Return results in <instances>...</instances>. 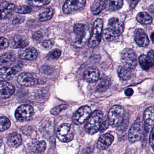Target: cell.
I'll use <instances>...</instances> for the list:
<instances>
[{"label": "cell", "mask_w": 154, "mask_h": 154, "mask_svg": "<svg viewBox=\"0 0 154 154\" xmlns=\"http://www.w3.org/2000/svg\"><path fill=\"white\" fill-rule=\"evenodd\" d=\"M91 112V108L84 106L79 108L74 115L73 121L75 124H80L84 123L89 118Z\"/></svg>", "instance_id": "obj_11"}, {"label": "cell", "mask_w": 154, "mask_h": 154, "mask_svg": "<svg viewBox=\"0 0 154 154\" xmlns=\"http://www.w3.org/2000/svg\"><path fill=\"white\" fill-rule=\"evenodd\" d=\"M73 31L75 37L73 45L76 48L82 47L91 37V29L83 24H77L74 26Z\"/></svg>", "instance_id": "obj_2"}, {"label": "cell", "mask_w": 154, "mask_h": 154, "mask_svg": "<svg viewBox=\"0 0 154 154\" xmlns=\"http://www.w3.org/2000/svg\"><path fill=\"white\" fill-rule=\"evenodd\" d=\"M46 148V144L44 141L31 142L29 144L28 148L31 154H43Z\"/></svg>", "instance_id": "obj_18"}, {"label": "cell", "mask_w": 154, "mask_h": 154, "mask_svg": "<svg viewBox=\"0 0 154 154\" xmlns=\"http://www.w3.org/2000/svg\"><path fill=\"white\" fill-rule=\"evenodd\" d=\"M57 137L63 142L71 141L74 137V129L72 126L67 123L62 124L57 131Z\"/></svg>", "instance_id": "obj_7"}, {"label": "cell", "mask_w": 154, "mask_h": 154, "mask_svg": "<svg viewBox=\"0 0 154 154\" xmlns=\"http://www.w3.org/2000/svg\"><path fill=\"white\" fill-rule=\"evenodd\" d=\"M83 78L85 81L88 82H95L100 78L99 70L93 66L88 67L84 72Z\"/></svg>", "instance_id": "obj_16"}, {"label": "cell", "mask_w": 154, "mask_h": 154, "mask_svg": "<svg viewBox=\"0 0 154 154\" xmlns=\"http://www.w3.org/2000/svg\"><path fill=\"white\" fill-rule=\"evenodd\" d=\"M51 2V1L43 0V1H28L29 4L33 7H40L47 5Z\"/></svg>", "instance_id": "obj_33"}, {"label": "cell", "mask_w": 154, "mask_h": 154, "mask_svg": "<svg viewBox=\"0 0 154 154\" xmlns=\"http://www.w3.org/2000/svg\"><path fill=\"white\" fill-rule=\"evenodd\" d=\"M67 108H68V105L66 104L59 105V106H57V107L53 108L51 110V113L53 115H57L61 112L62 111L66 109Z\"/></svg>", "instance_id": "obj_35"}, {"label": "cell", "mask_w": 154, "mask_h": 154, "mask_svg": "<svg viewBox=\"0 0 154 154\" xmlns=\"http://www.w3.org/2000/svg\"><path fill=\"white\" fill-rule=\"evenodd\" d=\"M18 54L20 58L25 60H35L38 56L36 50L32 47L21 49L18 52Z\"/></svg>", "instance_id": "obj_20"}, {"label": "cell", "mask_w": 154, "mask_h": 154, "mask_svg": "<svg viewBox=\"0 0 154 154\" xmlns=\"http://www.w3.org/2000/svg\"><path fill=\"white\" fill-rule=\"evenodd\" d=\"M154 129H152L151 131V133L149 137V144L151 146V147L153 149L154 147Z\"/></svg>", "instance_id": "obj_43"}, {"label": "cell", "mask_w": 154, "mask_h": 154, "mask_svg": "<svg viewBox=\"0 0 154 154\" xmlns=\"http://www.w3.org/2000/svg\"><path fill=\"white\" fill-rule=\"evenodd\" d=\"M15 9V5L12 3L8 2L0 3V19L7 17L14 11Z\"/></svg>", "instance_id": "obj_21"}, {"label": "cell", "mask_w": 154, "mask_h": 154, "mask_svg": "<svg viewBox=\"0 0 154 154\" xmlns=\"http://www.w3.org/2000/svg\"><path fill=\"white\" fill-rule=\"evenodd\" d=\"M25 17L21 16H17L13 19L12 20V23L14 25H17V24H19L22 23L25 21Z\"/></svg>", "instance_id": "obj_41"}, {"label": "cell", "mask_w": 154, "mask_h": 154, "mask_svg": "<svg viewBox=\"0 0 154 154\" xmlns=\"http://www.w3.org/2000/svg\"><path fill=\"white\" fill-rule=\"evenodd\" d=\"M139 63L143 70H148L153 65V63L151 60L145 55H141L139 58Z\"/></svg>", "instance_id": "obj_27"}, {"label": "cell", "mask_w": 154, "mask_h": 154, "mask_svg": "<svg viewBox=\"0 0 154 154\" xmlns=\"http://www.w3.org/2000/svg\"><path fill=\"white\" fill-rule=\"evenodd\" d=\"M134 91L131 88H128L125 91V94L126 96H131L133 94Z\"/></svg>", "instance_id": "obj_45"}, {"label": "cell", "mask_w": 154, "mask_h": 154, "mask_svg": "<svg viewBox=\"0 0 154 154\" xmlns=\"http://www.w3.org/2000/svg\"><path fill=\"white\" fill-rule=\"evenodd\" d=\"M41 71L46 74H51L53 72V68L49 66H43L41 67Z\"/></svg>", "instance_id": "obj_38"}, {"label": "cell", "mask_w": 154, "mask_h": 154, "mask_svg": "<svg viewBox=\"0 0 154 154\" xmlns=\"http://www.w3.org/2000/svg\"><path fill=\"white\" fill-rule=\"evenodd\" d=\"M114 140V137L110 133H106L99 138L97 147L101 150L106 149L111 145Z\"/></svg>", "instance_id": "obj_19"}, {"label": "cell", "mask_w": 154, "mask_h": 154, "mask_svg": "<svg viewBox=\"0 0 154 154\" xmlns=\"http://www.w3.org/2000/svg\"><path fill=\"white\" fill-rule=\"evenodd\" d=\"M134 38L137 45L140 47H146L149 44V40L145 31L138 28L134 32Z\"/></svg>", "instance_id": "obj_15"}, {"label": "cell", "mask_w": 154, "mask_h": 154, "mask_svg": "<svg viewBox=\"0 0 154 154\" xmlns=\"http://www.w3.org/2000/svg\"><path fill=\"white\" fill-rule=\"evenodd\" d=\"M125 117V111L123 108L119 105H114L110 109L107 120L112 127H119Z\"/></svg>", "instance_id": "obj_3"}, {"label": "cell", "mask_w": 154, "mask_h": 154, "mask_svg": "<svg viewBox=\"0 0 154 154\" xmlns=\"http://www.w3.org/2000/svg\"><path fill=\"white\" fill-rule=\"evenodd\" d=\"M103 116L102 112L99 110H95L91 114L85 127L87 133L94 134L98 132L100 127Z\"/></svg>", "instance_id": "obj_4"}, {"label": "cell", "mask_w": 154, "mask_h": 154, "mask_svg": "<svg viewBox=\"0 0 154 154\" xmlns=\"http://www.w3.org/2000/svg\"><path fill=\"white\" fill-rule=\"evenodd\" d=\"M15 92V88L11 84L6 81H0V98L8 99Z\"/></svg>", "instance_id": "obj_14"}, {"label": "cell", "mask_w": 154, "mask_h": 154, "mask_svg": "<svg viewBox=\"0 0 154 154\" xmlns=\"http://www.w3.org/2000/svg\"><path fill=\"white\" fill-rule=\"evenodd\" d=\"M29 41L27 38L21 35H15L10 41L9 44L13 48H24L28 45Z\"/></svg>", "instance_id": "obj_17"}, {"label": "cell", "mask_w": 154, "mask_h": 154, "mask_svg": "<svg viewBox=\"0 0 154 154\" xmlns=\"http://www.w3.org/2000/svg\"><path fill=\"white\" fill-rule=\"evenodd\" d=\"M119 77L123 81H127L131 78V73L128 69L124 66H119L118 69Z\"/></svg>", "instance_id": "obj_28"}, {"label": "cell", "mask_w": 154, "mask_h": 154, "mask_svg": "<svg viewBox=\"0 0 154 154\" xmlns=\"http://www.w3.org/2000/svg\"><path fill=\"white\" fill-rule=\"evenodd\" d=\"M22 138L20 134L13 133L8 138V143L11 146L17 147L21 144Z\"/></svg>", "instance_id": "obj_25"}, {"label": "cell", "mask_w": 154, "mask_h": 154, "mask_svg": "<svg viewBox=\"0 0 154 154\" xmlns=\"http://www.w3.org/2000/svg\"><path fill=\"white\" fill-rule=\"evenodd\" d=\"M15 57L12 55L5 54L0 57V67L11 64L15 61Z\"/></svg>", "instance_id": "obj_29"}, {"label": "cell", "mask_w": 154, "mask_h": 154, "mask_svg": "<svg viewBox=\"0 0 154 154\" xmlns=\"http://www.w3.org/2000/svg\"><path fill=\"white\" fill-rule=\"evenodd\" d=\"M10 126L11 122L6 117H0V131L6 130Z\"/></svg>", "instance_id": "obj_32"}, {"label": "cell", "mask_w": 154, "mask_h": 154, "mask_svg": "<svg viewBox=\"0 0 154 154\" xmlns=\"http://www.w3.org/2000/svg\"><path fill=\"white\" fill-rule=\"evenodd\" d=\"M153 37H154V32H152V34H151V40H152V42L153 43V39H154V38H153Z\"/></svg>", "instance_id": "obj_48"}, {"label": "cell", "mask_w": 154, "mask_h": 154, "mask_svg": "<svg viewBox=\"0 0 154 154\" xmlns=\"http://www.w3.org/2000/svg\"><path fill=\"white\" fill-rule=\"evenodd\" d=\"M147 57L154 63V51L153 50H150L148 53Z\"/></svg>", "instance_id": "obj_46"}, {"label": "cell", "mask_w": 154, "mask_h": 154, "mask_svg": "<svg viewBox=\"0 0 154 154\" xmlns=\"http://www.w3.org/2000/svg\"><path fill=\"white\" fill-rule=\"evenodd\" d=\"M103 28V20L102 19L98 18L94 24L92 34L88 41V46L91 48L98 46L101 42Z\"/></svg>", "instance_id": "obj_5"}, {"label": "cell", "mask_w": 154, "mask_h": 154, "mask_svg": "<svg viewBox=\"0 0 154 154\" xmlns=\"http://www.w3.org/2000/svg\"><path fill=\"white\" fill-rule=\"evenodd\" d=\"M122 0H111L106 1L105 9L109 11H116L120 9L123 6Z\"/></svg>", "instance_id": "obj_23"}, {"label": "cell", "mask_w": 154, "mask_h": 154, "mask_svg": "<svg viewBox=\"0 0 154 154\" xmlns=\"http://www.w3.org/2000/svg\"><path fill=\"white\" fill-rule=\"evenodd\" d=\"M148 10L149 11L150 13H152V14H154V5H153V4L149 6Z\"/></svg>", "instance_id": "obj_47"}, {"label": "cell", "mask_w": 154, "mask_h": 154, "mask_svg": "<svg viewBox=\"0 0 154 154\" xmlns=\"http://www.w3.org/2000/svg\"><path fill=\"white\" fill-rule=\"evenodd\" d=\"M111 85V81L108 78H104L101 80L97 86L96 90L97 91L103 92L107 91Z\"/></svg>", "instance_id": "obj_30"}, {"label": "cell", "mask_w": 154, "mask_h": 154, "mask_svg": "<svg viewBox=\"0 0 154 154\" xmlns=\"http://www.w3.org/2000/svg\"><path fill=\"white\" fill-rule=\"evenodd\" d=\"M143 131V125L138 118L131 127L128 134V139L131 142H136L140 139Z\"/></svg>", "instance_id": "obj_9"}, {"label": "cell", "mask_w": 154, "mask_h": 154, "mask_svg": "<svg viewBox=\"0 0 154 154\" xmlns=\"http://www.w3.org/2000/svg\"><path fill=\"white\" fill-rule=\"evenodd\" d=\"M154 111L153 106L149 107L145 110L143 116L145 130L149 132L153 129L154 125Z\"/></svg>", "instance_id": "obj_13"}, {"label": "cell", "mask_w": 154, "mask_h": 154, "mask_svg": "<svg viewBox=\"0 0 154 154\" xmlns=\"http://www.w3.org/2000/svg\"><path fill=\"white\" fill-rule=\"evenodd\" d=\"M31 8L27 6H20L16 10V12L19 14H28L31 12Z\"/></svg>", "instance_id": "obj_34"}, {"label": "cell", "mask_w": 154, "mask_h": 154, "mask_svg": "<svg viewBox=\"0 0 154 154\" xmlns=\"http://www.w3.org/2000/svg\"><path fill=\"white\" fill-rule=\"evenodd\" d=\"M106 1L96 0L94 1L91 6V10L93 14L98 15L106 8Z\"/></svg>", "instance_id": "obj_22"}, {"label": "cell", "mask_w": 154, "mask_h": 154, "mask_svg": "<svg viewBox=\"0 0 154 154\" xmlns=\"http://www.w3.org/2000/svg\"><path fill=\"white\" fill-rule=\"evenodd\" d=\"M121 60L124 67L128 69H135L137 65L136 53L130 48H125L122 51Z\"/></svg>", "instance_id": "obj_6"}, {"label": "cell", "mask_w": 154, "mask_h": 154, "mask_svg": "<svg viewBox=\"0 0 154 154\" xmlns=\"http://www.w3.org/2000/svg\"><path fill=\"white\" fill-rule=\"evenodd\" d=\"M33 108L29 105H21L16 110L15 116L17 120L25 121L29 119L33 114Z\"/></svg>", "instance_id": "obj_10"}, {"label": "cell", "mask_w": 154, "mask_h": 154, "mask_svg": "<svg viewBox=\"0 0 154 154\" xmlns=\"http://www.w3.org/2000/svg\"><path fill=\"white\" fill-rule=\"evenodd\" d=\"M17 82L20 84L24 86H33L38 83V79L36 76L32 74L23 73L19 75Z\"/></svg>", "instance_id": "obj_12"}, {"label": "cell", "mask_w": 154, "mask_h": 154, "mask_svg": "<svg viewBox=\"0 0 154 154\" xmlns=\"http://www.w3.org/2000/svg\"><path fill=\"white\" fill-rule=\"evenodd\" d=\"M9 42L6 38L0 37V50H4L8 47Z\"/></svg>", "instance_id": "obj_37"}, {"label": "cell", "mask_w": 154, "mask_h": 154, "mask_svg": "<svg viewBox=\"0 0 154 154\" xmlns=\"http://www.w3.org/2000/svg\"><path fill=\"white\" fill-rule=\"evenodd\" d=\"M15 69L11 67H4L0 69V77L5 80L12 79L17 74Z\"/></svg>", "instance_id": "obj_24"}, {"label": "cell", "mask_w": 154, "mask_h": 154, "mask_svg": "<svg viewBox=\"0 0 154 154\" xmlns=\"http://www.w3.org/2000/svg\"><path fill=\"white\" fill-rule=\"evenodd\" d=\"M61 50H55L52 52H50L48 54V58L52 60H54V59H57L60 57L61 55Z\"/></svg>", "instance_id": "obj_36"}, {"label": "cell", "mask_w": 154, "mask_h": 154, "mask_svg": "<svg viewBox=\"0 0 154 154\" xmlns=\"http://www.w3.org/2000/svg\"><path fill=\"white\" fill-rule=\"evenodd\" d=\"M42 37V33L40 32H35L33 35V38L37 40H39Z\"/></svg>", "instance_id": "obj_44"}, {"label": "cell", "mask_w": 154, "mask_h": 154, "mask_svg": "<svg viewBox=\"0 0 154 154\" xmlns=\"http://www.w3.org/2000/svg\"><path fill=\"white\" fill-rule=\"evenodd\" d=\"M124 29V24L118 18H111L109 20L108 27L103 30V40L106 42L113 41L122 34Z\"/></svg>", "instance_id": "obj_1"}, {"label": "cell", "mask_w": 154, "mask_h": 154, "mask_svg": "<svg viewBox=\"0 0 154 154\" xmlns=\"http://www.w3.org/2000/svg\"><path fill=\"white\" fill-rule=\"evenodd\" d=\"M128 119L127 118H125V117L122 123L119 127H118L119 128V130L122 131L126 130L127 129V127H128Z\"/></svg>", "instance_id": "obj_40"}, {"label": "cell", "mask_w": 154, "mask_h": 154, "mask_svg": "<svg viewBox=\"0 0 154 154\" xmlns=\"http://www.w3.org/2000/svg\"><path fill=\"white\" fill-rule=\"evenodd\" d=\"M138 22L144 25H149L152 23L153 20L150 15L147 12H141L139 13L136 17Z\"/></svg>", "instance_id": "obj_26"}, {"label": "cell", "mask_w": 154, "mask_h": 154, "mask_svg": "<svg viewBox=\"0 0 154 154\" xmlns=\"http://www.w3.org/2000/svg\"><path fill=\"white\" fill-rule=\"evenodd\" d=\"M86 5L85 0H69L66 1L63 6V10L66 14H71L75 11L82 10Z\"/></svg>", "instance_id": "obj_8"}, {"label": "cell", "mask_w": 154, "mask_h": 154, "mask_svg": "<svg viewBox=\"0 0 154 154\" xmlns=\"http://www.w3.org/2000/svg\"><path fill=\"white\" fill-rule=\"evenodd\" d=\"M109 126V123L108 122V120L104 121L102 124H101L100 127V130L101 132L104 131L106 129L108 128Z\"/></svg>", "instance_id": "obj_42"}, {"label": "cell", "mask_w": 154, "mask_h": 154, "mask_svg": "<svg viewBox=\"0 0 154 154\" xmlns=\"http://www.w3.org/2000/svg\"><path fill=\"white\" fill-rule=\"evenodd\" d=\"M54 45V42L50 40H45L42 43V45L47 49H49L52 47Z\"/></svg>", "instance_id": "obj_39"}, {"label": "cell", "mask_w": 154, "mask_h": 154, "mask_svg": "<svg viewBox=\"0 0 154 154\" xmlns=\"http://www.w3.org/2000/svg\"><path fill=\"white\" fill-rule=\"evenodd\" d=\"M54 14V11L52 9L47 8L39 14L38 18L41 21H48L52 18Z\"/></svg>", "instance_id": "obj_31"}]
</instances>
